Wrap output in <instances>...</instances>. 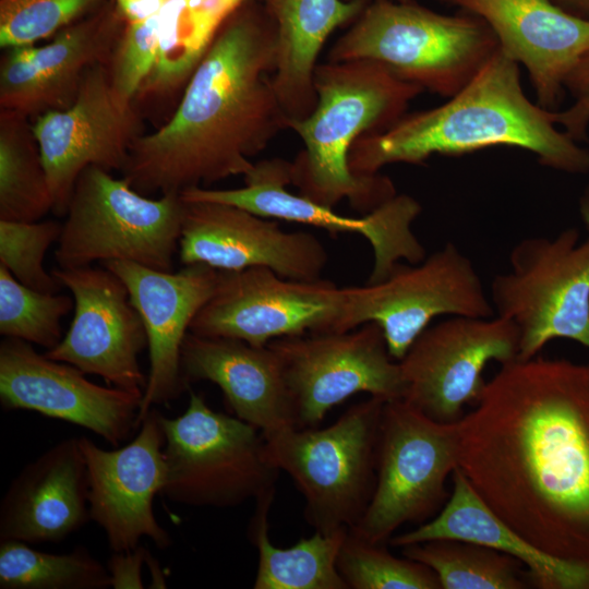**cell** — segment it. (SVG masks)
<instances>
[{
  "mask_svg": "<svg viewBox=\"0 0 589 589\" xmlns=\"http://www.w3.org/2000/svg\"><path fill=\"white\" fill-rule=\"evenodd\" d=\"M459 469L539 550L589 563V362L501 364L458 421Z\"/></svg>",
  "mask_w": 589,
  "mask_h": 589,
  "instance_id": "1",
  "label": "cell"
},
{
  "mask_svg": "<svg viewBox=\"0 0 589 589\" xmlns=\"http://www.w3.org/2000/svg\"><path fill=\"white\" fill-rule=\"evenodd\" d=\"M278 29L264 0H245L225 21L171 117L140 135L122 170L133 189L181 193L244 176L251 158L288 129L274 87Z\"/></svg>",
  "mask_w": 589,
  "mask_h": 589,
  "instance_id": "2",
  "label": "cell"
},
{
  "mask_svg": "<svg viewBox=\"0 0 589 589\" xmlns=\"http://www.w3.org/2000/svg\"><path fill=\"white\" fill-rule=\"evenodd\" d=\"M449 98L359 139L349 153L351 170L359 176L374 175L387 165H418L432 155L512 146L533 153L541 165L554 170L589 172V151L557 129L554 111L526 96L518 63L500 47Z\"/></svg>",
  "mask_w": 589,
  "mask_h": 589,
  "instance_id": "3",
  "label": "cell"
},
{
  "mask_svg": "<svg viewBox=\"0 0 589 589\" xmlns=\"http://www.w3.org/2000/svg\"><path fill=\"white\" fill-rule=\"evenodd\" d=\"M316 105L303 119L288 120L304 148L292 163V183L299 193L326 207L342 200L368 214L397 192L383 175H356L349 153L364 135L385 131L424 89L397 77L383 64L353 60L317 64Z\"/></svg>",
  "mask_w": 589,
  "mask_h": 589,
  "instance_id": "4",
  "label": "cell"
},
{
  "mask_svg": "<svg viewBox=\"0 0 589 589\" xmlns=\"http://www.w3.org/2000/svg\"><path fill=\"white\" fill-rule=\"evenodd\" d=\"M498 47L474 15H445L412 0H371L333 45L327 61H375L404 81L452 97Z\"/></svg>",
  "mask_w": 589,
  "mask_h": 589,
  "instance_id": "5",
  "label": "cell"
},
{
  "mask_svg": "<svg viewBox=\"0 0 589 589\" xmlns=\"http://www.w3.org/2000/svg\"><path fill=\"white\" fill-rule=\"evenodd\" d=\"M384 404L370 396L326 428L290 426L263 435L271 462L304 496V517L315 531L350 529L364 515L375 486Z\"/></svg>",
  "mask_w": 589,
  "mask_h": 589,
  "instance_id": "6",
  "label": "cell"
},
{
  "mask_svg": "<svg viewBox=\"0 0 589 589\" xmlns=\"http://www.w3.org/2000/svg\"><path fill=\"white\" fill-rule=\"evenodd\" d=\"M184 200L180 193L149 199L97 166L76 180L55 259L61 268L94 262L129 261L171 272L181 236Z\"/></svg>",
  "mask_w": 589,
  "mask_h": 589,
  "instance_id": "7",
  "label": "cell"
},
{
  "mask_svg": "<svg viewBox=\"0 0 589 589\" xmlns=\"http://www.w3.org/2000/svg\"><path fill=\"white\" fill-rule=\"evenodd\" d=\"M165 436L167 500L196 507H235L276 490L279 470L271 462L265 440L250 423L213 410L190 393L185 411L160 413Z\"/></svg>",
  "mask_w": 589,
  "mask_h": 589,
  "instance_id": "8",
  "label": "cell"
},
{
  "mask_svg": "<svg viewBox=\"0 0 589 589\" xmlns=\"http://www.w3.org/2000/svg\"><path fill=\"white\" fill-rule=\"evenodd\" d=\"M489 297L494 314L518 329L517 359L533 358L560 338L589 349V237L580 240L578 229L567 228L520 240Z\"/></svg>",
  "mask_w": 589,
  "mask_h": 589,
  "instance_id": "9",
  "label": "cell"
},
{
  "mask_svg": "<svg viewBox=\"0 0 589 589\" xmlns=\"http://www.w3.org/2000/svg\"><path fill=\"white\" fill-rule=\"evenodd\" d=\"M459 465L458 422H437L402 398L385 401L376 480L357 534L388 543L408 522H425L447 501L446 480Z\"/></svg>",
  "mask_w": 589,
  "mask_h": 589,
  "instance_id": "10",
  "label": "cell"
},
{
  "mask_svg": "<svg viewBox=\"0 0 589 589\" xmlns=\"http://www.w3.org/2000/svg\"><path fill=\"white\" fill-rule=\"evenodd\" d=\"M348 287L281 277L267 267L220 271L217 288L190 332L253 346L308 333L347 332Z\"/></svg>",
  "mask_w": 589,
  "mask_h": 589,
  "instance_id": "11",
  "label": "cell"
},
{
  "mask_svg": "<svg viewBox=\"0 0 589 589\" xmlns=\"http://www.w3.org/2000/svg\"><path fill=\"white\" fill-rule=\"evenodd\" d=\"M267 345L280 361L298 428L315 426L333 407L359 393L385 401L404 396L399 362L374 322L347 332L281 337Z\"/></svg>",
  "mask_w": 589,
  "mask_h": 589,
  "instance_id": "12",
  "label": "cell"
},
{
  "mask_svg": "<svg viewBox=\"0 0 589 589\" xmlns=\"http://www.w3.org/2000/svg\"><path fill=\"white\" fill-rule=\"evenodd\" d=\"M348 289V329L378 324L396 361L440 315H494L472 261L453 242L419 263H398L382 281Z\"/></svg>",
  "mask_w": 589,
  "mask_h": 589,
  "instance_id": "13",
  "label": "cell"
},
{
  "mask_svg": "<svg viewBox=\"0 0 589 589\" xmlns=\"http://www.w3.org/2000/svg\"><path fill=\"white\" fill-rule=\"evenodd\" d=\"M519 333L497 315L452 317L428 326L398 361L402 399L430 419L455 423L479 400L491 361L518 357Z\"/></svg>",
  "mask_w": 589,
  "mask_h": 589,
  "instance_id": "14",
  "label": "cell"
},
{
  "mask_svg": "<svg viewBox=\"0 0 589 589\" xmlns=\"http://www.w3.org/2000/svg\"><path fill=\"white\" fill-rule=\"evenodd\" d=\"M137 109L117 95L107 65L96 64L86 72L70 107L33 119L32 130L55 214L65 215L76 180L85 168L97 166L122 172L133 143L142 135Z\"/></svg>",
  "mask_w": 589,
  "mask_h": 589,
  "instance_id": "15",
  "label": "cell"
},
{
  "mask_svg": "<svg viewBox=\"0 0 589 589\" xmlns=\"http://www.w3.org/2000/svg\"><path fill=\"white\" fill-rule=\"evenodd\" d=\"M51 274L71 291L74 315L65 336L44 354L143 394L147 377L139 356L147 335L122 279L106 267H58Z\"/></svg>",
  "mask_w": 589,
  "mask_h": 589,
  "instance_id": "16",
  "label": "cell"
},
{
  "mask_svg": "<svg viewBox=\"0 0 589 589\" xmlns=\"http://www.w3.org/2000/svg\"><path fill=\"white\" fill-rule=\"evenodd\" d=\"M143 394L100 386L76 366L38 353L29 342L0 344V404L80 425L120 445L139 425Z\"/></svg>",
  "mask_w": 589,
  "mask_h": 589,
  "instance_id": "17",
  "label": "cell"
},
{
  "mask_svg": "<svg viewBox=\"0 0 589 589\" xmlns=\"http://www.w3.org/2000/svg\"><path fill=\"white\" fill-rule=\"evenodd\" d=\"M159 416L151 409L136 436L116 449L106 450L80 437L88 472L91 520L104 530L112 552L131 551L144 537L163 550L172 543L154 513L155 496L167 481Z\"/></svg>",
  "mask_w": 589,
  "mask_h": 589,
  "instance_id": "18",
  "label": "cell"
},
{
  "mask_svg": "<svg viewBox=\"0 0 589 589\" xmlns=\"http://www.w3.org/2000/svg\"><path fill=\"white\" fill-rule=\"evenodd\" d=\"M178 255L182 264L236 272L267 267L281 277L317 280L328 262L325 247L304 231L216 202L184 201Z\"/></svg>",
  "mask_w": 589,
  "mask_h": 589,
  "instance_id": "19",
  "label": "cell"
},
{
  "mask_svg": "<svg viewBox=\"0 0 589 589\" xmlns=\"http://www.w3.org/2000/svg\"><path fill=\"white\" fill-rule=\"evenodd\" d=\"M125 284L147 335L149 373L140 405L139 425L151 409L176 399L188 387L181 348L196 314L214 294L220 271L190 264L172 273L129 261L103 263Z\"/></svg>",
  "mask_w": 589,
  "mask_h": 589,
  "instance_id": "20",
  "label": "cell"
},
{
  "mask_svg": "<svg viewBox=\"0 0 589 589\" xmlns=\"http://www.w3.org/2000/svg\"><path fill=\"white\" fill-rule=\"evenodd\" d=\"M291 181V170L287 163L279 159L265 160L248 175L244 185L236 193V203L264 218L309 225L332 235H361L369 241L374 254L369 284L385 279L401 260L416 264L426 256L423 245L411 229L422 209L414 197L396 194L362 217H348L300 193H291L287 189Z\"/></svg>",
  "mask_w": 589,
  "mask_h": 589,
  "instance_id": "21",
  "label": "cell"
},
{
  "mask_svg": "<svg viewBox=\"0 0 589 589\" xmlns=\"http://www.w3.org/2000/svg\"><path fill=\"white\" fill-rule=\"evenodd\" d=\"M123 20L107 7L56 34L47 44L3 49L0 60V109L35 118L70 107L86 72L108 65Z\"/></svg>",
  "mask_w": 589,
  "mask_h": 589,
  "instance_id": "22",
  "label": "cell"
},
{
  "mask_svg": "<svg viewBox=\"0 0 589 589\" xmlns=\"http://www.w3.org/2000/svg\"><path fill=\"white\" fill-rule=\"evenodd\" d=\"M481 19L500 48L528 71L537 103L552 109L565 81L589 52V20L552 0H442Z\"/></svg>",
  "mask_w": 589,
  "mask_h": 589,
  "instance_id": "23",
  "label": "cell"
},
{
  "mask_svg": "<svg viewBox=\"0 0 589 589\" xmlns=\"http://www.w3.org/2000/svg\"><path fill=\"white\" fill-rule=\"evenodd\" d=\"M89 482L80 437L26 464L0 503V541L58 543L91 520Z\"/></svg>",
  "mask_w": 589,
  "mask_h": 589,
  "instance_id": "24",
  "label": "cell"
},
{
  "mask_svg": "<svg viewBox=\"0 0 589 589\" xmlns=\"http://www.w3.org/2000/svg\"><path fill=\"white\" fill-rule=\"evenodd\" d=\"M184 384L209 381L235 416L263 435L297 426L280 361L268 346L189 332L181 348Z\"/></svg>",
  "mask_w": 589,
  "mask_h": 589,
  "instance_id": "25",
  "label": "cell"
},
{
  "mask_svg": "<svg viewBox=\"0 0 589 589\" xmlns=\"http://www.w3.org/2000/svg\"><path fill=\"white\" fill-rule=\"evenodd\" d=\"M453 491L438 514L416 529L394 534L388 544L401 548L434 539H456L488 546L522 563L540 589H589V563L550 555L518 534L476 492L457 467Z\"/></svg>",
  "mask_w": 589,
  "mask_h": 589,
  "instance_id": "26",
  "label": "cell"
},
{
  "mask_svg": "<svg viewBox=\"0 0 589 589\" xmlns=\"http://www.w3.org/2000/svg\"><path fill=\"white\" fill-rule=\"evenodd\" d=\"M245 0H115L123 21H140L159 38L154 69L135 106L183 92L225 21Z\"/></svg>",
  "mask_w": 589,
  "mask_h": 589,
  "instance_id": "27",
  "label": "cell"
},
{
  "mask_svg": "<svg viewBox=\"0 0 589 589\" xmlns=\"http://www.w3.org/2000/svg\"><path fill=\"white\" fill-rule=\"evenodd\" d=\"M278 29L274 87L290 119L315 108L314 72L329 35L352 24L371 0H264Z\"/></svg>",
  "mask_w": 589,
  "mask_h": 589,
  "instance_id": "28",
  "label": "cell"
},
{
  "mask_svg": "<svg viewBox=\"0 0 589 589\" xmlns=\"http://www.w3.org/2000/svg\"><path fill=\"white\" fill-rule=\"evenodd\" d=\"M260 496L250 521V541L257 549L255 589H348L337 568L347 528L329 533L315 531L289 548L275 546L268 534V514L275 496Z\"/></svg>",
  "mask_w": 589,
  "mask_h": 589,
  "instance_id": "29",
  "label": "cell"
},
{
  "mask_svg": "<svg viewBox=\"0 0 589 589\" xmlns=\"http://www.w3.org/2000/svg\"><path fill=\"white\" fill-rule=\"evenodd\" d=\"M52 209L31 119L0 109V220L37 221Z\"/></svg>",
  "mask_w": 589,
  "mask_h": 589,
  "instance_id": "30",
  "label": "cell"
},
{
  "mask_svg": "<svg viewBox=\"0 0 589 589\" xmlns=\"http://www.w3.org/2000/svg\"><path fill=\"white\" fill-rule=\"evenodd\" d=\"M400 549L402 556L430 567L441 589H525L531 585L520 561L472 542L434 539Z\"/></svg>",
  "mask_w": 589,
  "mask_h": 589,
  "instance_id": "31",
  "label": "cell"
},
{
  "mask_svg": "<svg viewBox=\"0 0 589 589\" xmlns=\"http://www.w3.org/2000/svg\"><path fill=\"white\" fill-rule=\"evenodd\" d=\"M110 576L85 546L55 554L16 540L0 541L1 589H105Z\"/></svg>",
  "mask_w": 589,
  "mask_h": 589,
  "instance_id": "32",
  "label": "cell"
},
{
  "mask_svg": "<svg viewBox=\"0 0 589 589\" xmlns=\"http://www.w3.org/2000/svg\"><path fill=\"white\" fill-rule=\"evenodd\" d=\"M384 543L371 542L348 529L337 557L348 589H441L424 564L393 555Z\"/></svg>",
  "mask_w": 589,
  "mask_h": 589,
  "instance_id": "33",
  "label": "cell"
},
{
  "mask_svg": "<svg viewBox=\"0 0 589 589\" xmlns=\"http://www.w3.org/2000/svg\"><path fill=\"white\" fill-rule=\"evenodd\" d=\"M74 309L69 296L34 290L0 264V334L48 350L61 338V318Z\"/></svg>",
  "mask_w": 589,
  "mask_h": 589,
  "instance_id": "34",
  "label": "cell"
},
{
  "mask_svg": "<svg viewBox=\"0 0 589 589\" xmlns=\"http://www.w3.org/2000/svg\"><path fill=\"white\" fill-rule=\"evenodd\" d=\"M62 225L55 220H0V264L23 285L57 293L62 285L44 267L48 248L59 240Z\"/></svg>",
  "mask_w": 589,
  "mask_h": 589,
  "instance_id": "35",
  "label": "cell"
},
{
  "mask_svg": "<svg viewBox=\"0 0 589 589\" xmlns=\"http://www.w3.org/2000/svg\"><path fill=\"white\" fill-rule=\"evenodd\" d=\"M100 0H1L0 46L36 45L81 20Z\"/></svg>",
  "mask_w": 589,
  "mask_h": 589,
  "instance_id": "36",
  "label": "cell"
},
{
  "mask_svg": "<svg viewBox=\"0 0 589 589\" xmlns=\"http://www.w3.org/2000/svg\"><path fill=\"white\" fill-rule=\"evenodd\" d=\"M564 86L573 101L565 110L554 111L555 122L574 140L582 141L589 127V52L573 68Z\"/></svg>",
  "mask_w": 589,
  "mask_h": 589,
  "instance_id": "37",
  "label": "cell"
},
{
  "mask_svg": "<svg viewBox=\"0 0 589 589\" xmlns=\"http://www.w3.org/2000/svg\"><path fill=\"white\" fill-rule=\"evenodd\" d=\"M147 550L140 544L128 552H112L107 563L110 585L113 589H142V566Z\"/></svg>",
  "mask_w": 589,
  "mask_h": 589,
  "instance_id": "38",
  "label": "cell"
},
{
  "mask_svg": "<svg viewBox=\"0 0 589 589\" xmlns=\"http://www.w3.org/2000/svg\"><path fill=\"white\" fill-rule=\"evenodd\" d=\"M566 11L589 20V0H552Z\"/></svg>",
  "mask_w": 589,
  "mask_h": 589,
  "instance_id": "39",
  "label": "cell"
},
{
  "mask_svg": "<svg viewBox=\"0 0 589 589\" xmlns=\"http://www.w3.org/2000/svg\"><path fill=\"white\" fill-rule=\"evenodd\" d=\"M145 563L148 566V569L151 572L152 579H153L149 587L151 588H166L165 576L159 567V564L154 557H152V555L148 552L146 555Z\"/></svg>",
  "mask_w": 589,
  "mask_h": 589,
  "instance_id": "40",
  "label": "cell"
},
{
  "mask_svg": "<svg viewBox=\"0 0 589 589\" xmlns=\"http://www.w3.org/2000/svg\"><path fill=\"white\" fill-rule=\"evenodd\" d=\"M579 209H580L581 219L586 228L589 230V188L586 190V192L581 196Z\"/></svg>",
  "mask_w": 589,
  "mask_h": 589,
  "instance_id": "41",
  "label": "cell"
},
{
  "mask_svg": "<svg viewBox=\"0 0 589 589\" xmlns=\"http://www.w3.org/2000/svg\"><path fill=\"white\" fill-rule=\"evenodd\" d=\"M392 1L408 2V1H411V0H392Z\"/></svg>",
  "mask_w": 589,
  "mask_h": 589,
  "instance_id": "42",
  "label": "cell"
}]
</instances>
